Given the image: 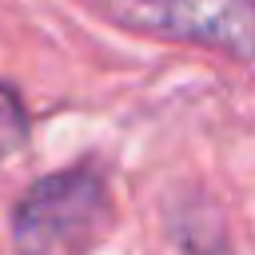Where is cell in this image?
Wrapping results in <instances>:
<instances>
[{"label":"cell","instance_id":"cell-1","mask_svg":"<svg viewBox=\"0 0 255 255\" xmlns=\"http://www.w3.org/2000/svg\"><path fill=\"white\" fill-rule=\"evenodd\" d=\"M112 223V191L100 163L84 159L36 179L12 211L16 255H88Z\"/></svg>","mask_w":255,"mask_h":255},{"label":"cell","instance_id":"cell-2","mask_svg":"<svg viewBox=\"0 0 255 255\" xmlns=\"http://www.w3.org/2000/svg\"><path fill=\"white\" fill-rule=\"evenodd\" d=\"M108 12L231 60H255V0H112Z\"/></svg>","mask_w":255,"mask_h":255},{"label":"cell","instance_id":"cell-3","mask_svg":"<svg viewBox=\"0 0 255 255\" xmlns=\"http://www.w3.org/2000/svg\"><path fill=\"white\" fill-rule=\"evenodd\" d=\"M28 143V112L12 84H0V163Z\"/></svg>","mask_w":255,"mask_h":255},{"label":"cell","instance_id":"cell-4","mask_svg":"<svg viewBox=\"0 0 255 255\" xmlns=\"http://www.w3.org/2000/svg\"><path fill=\"white\" fill-rule=\"evenodd\" d=\"M183 255H231L223 231L211 223V227H199L191 239H183Z\"/></svg>","mask_w":255,"mask_h":255}]
</instances>
